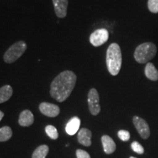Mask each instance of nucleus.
Wrapping results in <instances>:
<instances>
[{
  "label": "nucleus",
  "instance_id": "nucleus-23",
  "mask_svg": "<svg viewBox=\"0 0 158 158\" xmlns=\"http://www.w3.org/2000/svg\"><path fill=\"white\" fill-rule=\"evenodd\" d=\"M4 115H5V114H4L3 112L2 111V110H0V121L2 119V118L4 117Z\"/></svg>",
  "mask_w": 158,
  "mask_h": 158
},
{
  "label": "nucleus",
  "instance_id": "nucleus-16",
  "mask_svg": "<svg viewBox=\"0 0 158 158\" xmlns=\"http://www.w3.org/2000/svg\"><path fill=\"white\" fill-rule=\"evenodd\" d=\"M49 148L47 145H41L35 150L32 158H45L48 155Z\"/></svg>",
  "mask_w": 158,
  "mask_h": 158
},
{
  "label": "nucleus",
  "instance_id": "nucleus-13",
  "mask_svg": "<svg viewBox=\"0 0 158 158\" xmlns=\"http://www.w3.org/2000/svg\"><path fill=\"white\" fill-rule=\"evenodd\" d=\"M102 147H103L104 152L107 155H110L115 152L116 150V143L110 136L103 135L101 138Z\"/></svg>",
  "mask_w": 158,
  "mask_h": 158
},
{
  "label": "nucleus",
  "instance_id": "nucleus-14",
  "mask_svg": "<svg viewBox=\"0 0 158 158\" xmlns=\"http://www.w3.org/2000/svg\"><path fill=\"white\" fill-rule=\"evenodd\" d=\"M144 73H145L146 77L149 80L153 81L158 80V70L152 63L148 62L146 64Z\"/></svg>",
  "mask_w": 158,
  "mask_h": 158
},
{
  "label": "nucleus",
  "instance_id": "nucleus-11",
  "mask_svg": "<svg viewBox=\"0 0 158 158\" xmlns=\"http://www.w3.org/2000/svg\"><path fill=\"white\" fill-rule=\"evenodd\" d=\"M92 132L86 128H82L78 134V141L85 147H89L92 144Z\"/></svg>",
  "mask_w": 158,
  "mask_h": 158
},
{
  "label": "nucleus",
  "instance_id": "nucleus-6",
  "mask_svg": "<svg viewBox=\"0 0 158 158\" xmlns=\"http://www.w3.org/2000/svg\"><path fill=\"white\" fill-rule=\"evenodd\" d=\"M100 97L98 92L95 89H91L88 94V105L90 113L92 115L96 116L100 112Z\"/></svg>",
  "mask_w": 158,
  "mask_h": 158
},
{
  "label": "nucleus",
  "instance_id": "nucleus-18",
  "mask_svg": "<svg viewBox=\"0 0 158 158\" xmlns=\"http://www.w3.org/2000/svg\"><path fill=\"white\" fill-rule=\"evenodd\" d=\"M45 132H46L47 135L53 140H56L59 137L58 131H57L56 128L53 125L46 126L45 127Z\"/></svg>",
  "mask_w": 158,
  "mask_h": 158
},
{
  "label": "nucleus",
  "instance_id": "nucleus-5",
  "mask_svg": "<svg viewBox=\"0 0 158 158\" xmlns=\"http://www.w3.org/2000/svg\"><path fill=\"white\" fill-rule=\"evenodd\" d=\"M108 37H109V33L107 29L104 28L98 29L91 34L89 41L93 46L98 47L107 42Z\"/></svg>",
  "mask_w": 158,
  "mask_h": 158
},
{
  "label": "nucleus",
  "instance_id": "nucleus-8",
  "mask_svg": "<svg viewBox=\"0 0 158 158\" xmlns=\"http://www.w3.org/2000/svg\"><path fill=\"white\" fill-rule=\"evenodd\" d=\"M39 109L43 115L48 116V117H56L60 112V109L58 106L45 102L40 104Z\"/></svg>",
  "mask_w": 158,
  "mask_h": 158
},
{
  "label": "nucleus",
  "instance_id": "nucleus-17",
  "mask_svg": "<svg viewBox=\"0 0 158 158\" xmlns=\"http://www.w3.org/2000/svg\"><path fill=\"white\" fill-rule=\"evenodd\" d=\"M13 132L11 128L8 126H5L0 128V142H5L8 141L12 137Z\"/></svg>",
  "mask_w": 158,
  "mask_h": 158
},
{
  "label": "nucleus",
  "instance_id": "nucleus-3",
  "mask_svg": "<svg viewBox=\"0 0 158 158\" xmlns=\"http://www.w3.org/2000/svg\"><path fill=\"white\" fill-rule=\"evenodd\" d=\"M157 46L153 43H143L135 48L134 52V58L138 63L145 64L154 59L157 54Z\"/></svg>",
  "mask_w": 158,
  "mask_h": 158
},
{
  "label": "nucleus",
  "instance_id": "nucleus-15",
  "mask_svg": "<svg viewBox=\"0 0 158 158\" xmlns=\"http://www.w3.org/2000/svg\"><path fill=\"white\" fill-rule=\"evenodd\" d=\"M13 88L10 85H5L0 88V103L7 101L13 95Z\"/></svg>",
  "mask_w": 158,
  "mask_h": 158
},
{
  "label": "nucleus",
  "instance_id": "nucleus-1",
  "mask_svg": "<svg viewBox=\"0 0 158 158\" xmlns=\"http://www.w3.org/2000/svg\"><path fill=\"white\" fill-rule=\"evenodd\" d=\"M76 80V75L73 71H63L51 83L50 89L51 97L59 102H64L72 93Z\"/></svg>",
  "mask_w": 158,
  "mask_h": 158
},
{
  "label": "nucleus",
  "instance_id": "nucleus-20",
  "mask_svg": "<svg viewBox=\"0 0 158 158\" xmlns=\"http://www.w3.org/2000/svg\"><path fill=\"white\" fill-rule=\"evenodd\" d=\"M131 148L134 152L140 155H142L144 152V149L143 147L137 141H134L131 144Z\"/></svg>",
  "mask_w": 158,
  "mask_h": 158
},
{
  "label": "nucleus",
  "instance_id": "nucleus-21",
  "mask_svg": "<svg viewBox=\"0 0 158 158\" xmlns=\"http://www.w3.org/2000/svg\"><path fill=\"white\" fill-rule=\"evenodd\" d=\"M118 136L122 141H127L130 139V134L127 130H121L118 132Z\"/></svg>",
  "mask_w": 158,
  "mask_h": 158
},
{
  "label": "nucleus",
  "instance_id": "nucleus-2",
  "mask_svg": "<svg viewBox=\"0 0 158 158\" xmlns=\"http://www.w3.org/2000/svg\"><path fill=\"white\" fill-rule=\"evenodd\" d=\"M122 62V51L117 43H111L106 52V65L110 75L117 76L121 70Z\"/></svg>",
  "mask_w": 158,
  "mask_h": 158
},
{
  "label": "nucleus",
  "instance_id": "nucleus-19",
  "mask_svg": "<svg viewBox=\"0 0 158 158\" xmlns=\"http://www.w3.org/2000/svg\"><path fill=\"white\" fill-rule=\"evenodd\" d=\"M148 8L152 13H158V0H148Z\"/></svg>",
  "mask_w": 158,
  "mask_h": 158
},
{
  "label": "nucleus",
  "instance_id": "nucleus-12",
  "mask_svg": "<svg viewBox=\"0 0 158 158\" xmlns=\"http://www.w3.org/2000/svg\"><path fill=\"white\" fill-rule=\"evenodd\" d=\"M81 125V120L80 118L77 116H74L72 118L69 120V122L67 124L65 130L67 133L70 135H73L76 134L80 127Z\"/></svg>",
  "mask_w": 158,
  "mask_h": 158
},
{
  "label": "nucleus",
  "instance_id": "nucleus-4",
  "mask_svg": "<svg viewBox=\"0 0 158 158\" xmlns=\"http://www.w3.org/2000/svg\"><path fill=\"white\" fill-rule=\"evenodd\" d=\"M27 45L24 41H19V42L12 45L4 54V61L7 64L15 62L17 59L22 56L25 51L27 50Z\"/></svg>",
  "mask_w": 158,
  "mask_h": 158
},
{
  "label": "nucleus",
  "instance_id": "nucleus-10",
  "mask_svg": "<svg viewBox=\"0 0 158 158\" xmlns=\"http://www.w3.org/2000/svg\"><path fill=\"white\" fill-rule=\"evenodd\" d=\"M34 122V116L29 110H24L19 116V123L22 127H29Z\"/></svg>",
  "mask_w": 158,
  "mask_h": 158
},
{
  "label": "nucleus",
  "instance_id": "nucleus-9",
  "mask_svg": "<svg viewBox=\"0 0 158 158\" xmlns=\"http://www.w3.org/2000/svg\"><path fill=\"white\" fill-rule=\"evenodd\" d=\"M56 16L63 19L67 15L68 0H52Z\"/></svg>",
  "mask_w": 158,
  "mask_h": 158
},
{
  "label": "nucleus",
  "instance_id": "nucleus-22",
  "mask_svg": "<svg viewBox=\"0 0 158 158\" xmlns=\"http://www.w3.org/2000/svg\"><path fill=\"white\" fill-rule=\"evenodd\" d=\"M76 157L77 158H91L89 153L82 149H77Z\"/></svg>",
  "mask_w": 158,
  "mask_h": 158
},
{
  "label": "nucleus",
  "instance_id": "nucleus-24",
  "mask_svg": "<svg viewBox=\"0 0 158 158\" xmlns=\"http://www.w3.org/2000/svg\"><path fill=\"white\" fill-rule=\"evenodd\" d=\"M130 158H135V157H130Z\"/></svg>",
  "mask_w": 158,
  "mask_h": 158
},
{
  "label": "nucleus",
  "instance_id": "nucleus-7",
  "mask_svg": "<svg viewBox=\"0 0 158 158\" xmlns=\"http://www.w3.org/2000/svg\"><path fill=\"white\" fill-rule=\"evenodd\" d=\"M133 122L134 125L138 132V133L140 134V135L141 136L143 139H147L149 137L150 135V130L149 127L148 125L147 122L141 117L138 116H133Z\"/></svg>",
  "mask_w": 158,
  "mask_h": 158
}]
</instances>
